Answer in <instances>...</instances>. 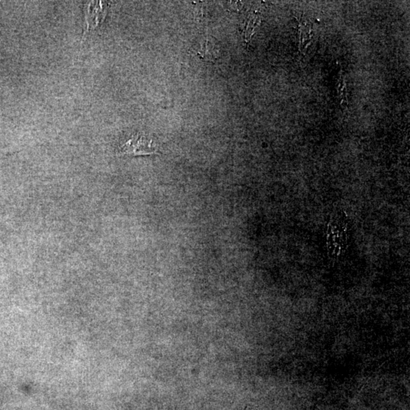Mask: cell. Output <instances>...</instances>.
Wrapping results in <instances>:
<instances>
[{
  "instance_id": "6da1fadb",
  "label": "cell",
  "mask_w": 410,
  "mask_h": 410,
  "mask_svg": "<svg viewBox=\"0 0 410 410\" xmlns=\"http://www.w3.org/2000/svg\"><path fill=\"white\" fill-rule=\"evenodd\" d=\"M157 153V147L150 138L137 134L127 140L118 150L117 155H149Z\"/></svg>"
},
{
  "instance_id": "7a4b0ae2",
  "label": "cell",
  "mask_w": 410,
  "mask_h": 410,
  "mask_svg": "<svg viewBox=\"0 0 410 410\" xmlns=\"http://www.w3.org/2000/svg\"><path fill=\"white\" fill-rule=\"evenodd\" d=\"M197 54L200 56V58L204 60H209V61H212L213 59H216L218 56L216 49L213 47V44L209 39L203 41Z\"/></svg>"
}]
</instances>
